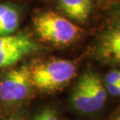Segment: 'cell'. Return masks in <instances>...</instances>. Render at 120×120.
Returning <instances> with one entry per match:
<instances>
[{
    "label": "cell",
    "instance_id": "obj_1",
    "mask_svg": "<svg viewBox=\"0 0 120 120\" xmlns=\"http://www.w3.org/2000/svg\"><path fill=\"white\" fill-rule=\"evenodd\" d=\"M29 68L32 86L46 94L54 93L64 87L77 72L72 61L61 59L41 60Z\"/></svg>",
    "mask_w": 120,
    "mask_h": 120
},
{
    "label": "cell",
    "instance_id": "obj_2",
    "mask_svg": "<svg viewBox=\"0 0 120 120\" xmlns=\"http://www.w3.org/2000/svg\"><path fill=\"white\" fill-rule=\"evenodd\" d=\"M33 26L39 38L57 46H64L75 42L81 35V30L67 18L47 11L37 14Z\"/></svg>",
    "mask_w": 120,
    "mask_h": 120
},
{
    "label": "cell",
    "instance_id": "obj_3",
    "mask_svg": "<svg viewBox=\"0 0 120 120\" xmlns=\"http://www.w3.org/2000/svg\"><path fill=\"white\" fill-rule=\"evenodd\" d=\"M32 88L29 67L10 69L0 79V101L4 104L22 102L30 95Z\"/></svg>",
    "mask_w": 120,
    "mask_h": 120
},
{
    "label": "cell",
    "instance_id": "obj_4",
    "mask_svg": "<svg viewBox=\"0 0 120 120\" xmlns=\"http://www.w3.org/2000/svg\"><path fill=\"white\" fill-rule=\"evenodd\" d=\"M38 48V43L27 33L0 36V69L15 65Z\"/></svg>",
    "mask_w": 120,
    "mask_h": 120
},
{
    "label": "cell",
    "instance_id": "obj_5",
    "mask_svg": "<svg viewBox=\"0 0 120 120\" xmlns=\"http://www.w3.org/2000/svg\"><path fill=\"white\" fill-rule=\"evenodd\" d=\"M99 52L103 59L120 63V27L103 36Z\"/></svg>",
    "mask_w": 120,
    "mask_h": 120
},
{
    "label": "cell",
    "instance_id": "obj_6",
    "mask_svg": "<svg viewBox=\"0 0 120 120\" xmlns=\"http://www.w3.org/2000/svg\"><path fill=\"white\" fill-rule=\"evenodd\" d=\"M59 4L68 17L79 22L86 21L92 10L91 0H59Z\"/></svg>",
    "mask_w": 120,
    "mask_h": 120
},
{
    "label": "cell",
    "instance_id": "obj_7",
    "mask_svg": "<svg viewBox=\"0 0 120 120\" xmlns=\"http://www.w3.org/2000/svg\"><path fill=\"white\" fill-rule=\"evenodd\" d=\"M20 24V13L10 3H0V36L14 34Z\"/></svg>",
    "mask_w": 120,
    "mask_h": 120
},
{
    "label": "cell",
    "instance_id": "obj_8",
    "mask_svg": "<svg viewBox=\"0 0 120 120\" xmlns=\"http://www.w3.org/2000/svg\"><path fill=\"white\" fill-rule=\"evenodd\" d=\"M82 77L84 78L87 91L94 104L96 110L101 109L107 99V91L103 86L101 79L92 72L85 73Z\"/></svg>",
    "mask_w": 120,
    "mask_h": 120
},
{
    "label": "cell",
    "instance_id": "obj_9",
    "mask_svg": "<svg viewBox=\"0 0 120 120\" xmlns=\"http://www.w3.org/2000/svg\"><path fill=\"white\" fill-rule=\"evenodd\" d=\"M71 101L74 107L77 110L84 113H93L97 111L91 96L87 91L86 83L84 78L80 77L77 82V86H75L71 96Z\"/></svg>",
    "mask_w": 120,
    "mask_h": 120
},
{
    "label": "cell",
    "instance_id": "obj_10",
    "mask_svg": "<svg viewBox=\"0 0 120 120\" xmlns=\"http://www.w3.org/2000/svg\"><path fill=\"white\" fill-rule=\"evenodd\" d=\"M34 120H59L57 117V115L52 109H45L44 110L38 114Z\"/></svg>",
    "mask_w": 120,
    "mask_h": 120
},
{
    "label": "cell",
    "instance_id": "obj_11",
    "mask_svg": "<svg viewBox=\"0 0 120 120\" xmlns=\"http://www.w3.org/2000/svg\"><path fill=\"white\" fill-rule=\"evenodd\" d=\"M107 85H118L120 84V70H111L105 77Z\"/></svg>",
    "mask_w": 120,
    "mask_h": 120
},
{
    "label": "cell",
    "instance_id": "obj_12",
    "mask_svg": "<svg viewBox=\"0 0 120 120\" xmlns=\"http://www.w3.org/2000/svg\"><path fill=\"white\" fill-rule=\"evenodd\" d=\"M107 91L111 95L120 96V84L118 85H107Z\"/></svg>",
    "mask_w": 120,
    "mask_h": 120
},
{
    "label": "cell",
    "instance_id": "obj_13",
    "mask_svg": "<svg viewBox=\"0 0 120 120\" xmlns=\"http://www.w3.org/2000/svg\"><path fill=\"white\" fill-rule=\"evenodd\" d=\"M6 120H22V118H20V117H18V116H12V117H10L8 119Z\"/></svg>",
    "mask_w": 120,
    "mask_h": 120
},
{
    "label": "cell",
    "instance_id": "obj_14",
    "mask_svg": "<svg viewBox=\"0 0 120 120\" xmlns=\"http://www.w3.org/2000/svg\"><path fill=\"white\" fill-rule=\"evenodd\" d=\"M113 120H120V111L118 112V114L113 118Z\"/></svg>",
    "mask_w": 120,
    "mask_h": 120
},
{
    "label": "cell",
    "instance_id": "obj_15",
    "mask_svg": "<svg viewBox=\"0 0 120 120\" xmlns=\"http://www.w3.org/2000/svg\"><path fill=\"white\" fill-rule=\"evenodd\" d=\"M117 20H118V22L120 23V11L117 13Z\"/></svg>",
    "mask_w": 120,
    "mask_h": 120
}]
</instances>
